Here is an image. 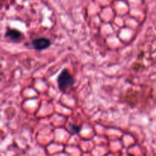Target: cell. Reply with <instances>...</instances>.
<instances>
[{
  "label": "cell",
  "instance_id": "obj_1",
  "mask_svg": "<svg viewBox=\"0 0 156 156\" xmlns=\"http://www.w3.org/2000/svg\"><path fill=\"white\" fill-rule=\"evenodd\" d=\"M74 83V79L69 72L67 69H64L58 77V85L61 91H66L72 88Z\"/></svg>",
  "mask_w": 156,
  "mask_h": 156
},
{
  "label": "cell",
  "instance_id": "obj_2",
  "mask_svg": "<svg viewBox=\"0 0 156 156\" xmlns=\"http://www.w3.org/2000/svg\"><path fill=\"white\" fill-rule=\"evenodd\" d=\"M32 44L35 49L38 50H42L47 49L50 45V40L45 37H40L34 40Z\"/></svg>",
  "mask_w": 156,
  "mask_h": 156
},
{
  "label": "cell",
  "instance_id": "obj_3",
  "mask_svg": "<svg viewBox=\"0 0 156 156\" xmlns=\"http://www.w3.org/2000/svg\"><path fill=\"white\" fill-rule=\"evenodd\" d=\"M5 36L7 37H9V39L12 40V41H20L22 37V34L18 30H15V29H9L7 30L5 34Z\"/></svg>",
  "mask_w": 156,
  "mask_h": 156
}]
</instances>
